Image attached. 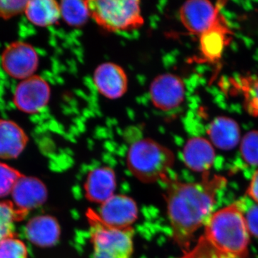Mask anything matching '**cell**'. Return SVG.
I'll return each instance as SVG.
<instances>
[{
	"label": "cell",
	"instance_id": "7c38bea8",
	"mask_svg": "<svg viewBox=\"0 0 258 258\" xmlns=\"http://www.w3.org/2000/svg\"><path fill=\"white\" fill-rule=\"evenodd\" d=\"M116 175L108 166L95 168L89 171L84 183L85 196L92 203H104L114 195Z\"/></svg>",
	"mask_w": 258,
	"mask_h": 258
},
{
	"label": "cell",
	"instance_id": "603a6c76",
	"mask_svg": "<svg viewBox=\"0 0 258 258\" xmlns=\"http://www.w3.org/2000/svg\"><path fill=\"white\" fill-rule=\"evenodd\" d=\"M242 159L251 166H258V131L247 132L240 142Z\"/></svg>",
	"mask_w": 258,
	"mask_h": 258
},
{
	"label": "cell",
	"instance_id": "6da1fadb",
	"mask_svg": "<svg viewBox=\"0 0 258 258\" xmlns=\"http://www.w3.org/2000/svg\"><path fill=\"white\" fill-rule=\"evenodd\" d=\"M161 182L165 185L164 196L173 241L184 253L195 234L213 214L217 195L225 187L227 179L207 172L197 182H184L169 175Z\"/></svg>",
	"mask_w": 258,
	"mask_h": 258
},
{
	"label": "cell",
	"instance_id": "5bb4252c",
	"mask_svg": "<svg viewBox=\"0 0 258 258\" xmlns=\"http://www.w3.org/2000/svg\"><path fill=\"white\" fill-rule=\"evenodd\" d=\"M185 166L195 172H209L215 159V152L211 142L202 137L188 139L182 151Z\"/></svg>",
	"mask_w": 258,
	"mask_h": 258
},
{
	"label": "cell",
	"instance_id": "2e32d148",
	"mask_svg": "<svg viewBox=\"0 0 258 258\" xmlns=\"http://www.w3.org/2000/svg\"><path fill=\"white\" fill-rule=\"evenodd\" d=\"M210 142L220 150H232L240 142V125L227 116L216 117L209 125Z\"/></svg>",
	"mask_w": 258,
	"mask_h": 258
},
{
	"label": "cell",
	"instance_id": "3957f363",
	"mask_svg": "<svg viewBox=\"0 0 258 258\" xmlns=\"http://www.w3.org/2000/svg\"><path fill=\"white\" fill-rule=\"evenodd\" d=\"M175 162L174 152L157 141L143 138L131 144L126 165L134 177L144 184L162 181Z\"/></svg>",
	"mask_w": 258,
	"mask_h": 258
},
{
	"label": "cell",
	"instance_id": "ffe728a7",
	"mask_svg": "<svg viewBox=\"0 0 258 258\" xmlns=\"http://www.w3.org/2000/svg\"><path fill=\"white\" fill-rule=\"evenodd\" d=\"M230 82L233 91L242 96L246 111L258 118V75L232 78Z\"/></svg>",
	"mask_w": 258,
	"mask_h": 258
},
{
	"label": "cell",
	"instance_id": "d4e9b609",
	"mask_svg": "<svg viewBox=\"0 0 258 258\" xmlns=\"http://www.w3.org/2000/svg\"><path fill=\"white\" fill-rule=\"evenodd\" d=\"M23 175L12 166L0 163V198L11 194L17 181Z\"/></svg>",
	"mask_w": 258,
	"mask_h": 258
},
{
	"label": "cell",
	"instance_id": "83f0119b",
	"mask_svg": "<svg viewBox=\"0 0 258 258\" xmlns=\"http://www.w3.org/2000/svg\"><path fill=\"white\" fill-rule=\"evenodd\" d=\"M246 193L254 203L258 205V169L252 175Z\"/></svg>",
	"mask_w": 258,
	"mask_h": 258
},
{
	"label": "cell",
	"instance_id": "cb8c5ba5",
	"mask_svg": "<svg viewBox=\"0 0 258 258\" xmlns=\"http://www.w3.org/2000/svg\"><path fill=\"white\" fill-rule=\"evenodd\" d=\"M28 249L16 236L0 242V258H28Z\"/></svg>",
	"mask_w": 258,
	"mask_h": 258
},
{
	"label": "cell",
	"instance_id": "52a82bcc",
	"mask_svg": "<svg viewBox=\"0 0 258 258\" xmlns=\"http://www.w3.org/2000/svg\"><path fill=\"white\" fill-rule=\"evenodd\" d=\"M2 67L8 76L13 79L25 80L34 76L38 68L37 51L30 44L15 42L3 51Z\"/></svg>",
	"mask_w": 258,
	"mask_h": 258
},
{
	"label": "cell",
	"instance_id": "484cf974",
	"mask_svg": "<svg viewBox=\"0 0 258 258\" xmlns=\"http://www.w3.org/2000/svg\"><path fill=\"white\" fill-rule=\"evenodd\" d=\"M28 1L0 0V18L9 19L25 12Z\"/></svg>",
	"mask_w": 258,
	"mask_h": 258
},
{
	"label": "cell",
	"instance_id": "4fadbf2b",
	"mask_svg": "<svg viewBox=\"0 0 258 258\" xmlns=\"http://www.w3.org/2000/svg\"><path fill=\"white\" fill-rule=\"evenodd\" d=\"M11 195L15 207L28 212L46 202L47 189L41 180L23 175L17 181Z\"/></svg>",
	"mask_w": 258,
	"mask_h": 258
},
{
	"label": "cell",
	"instance_id": "9c48e42d",
	"mask_svg": "<svg viewBox=\"0 0 258 258\" xmlns=\"http://www.w3.org/2000/svg\"><path fill=\"white\" fill-rule=\"evenodd\" d=\"M50 95L48 83L40 76H32L19 83L15 88L13 101L20 111L35 114L45 109Z\"/></svg>",
	"mask_w": 258,
	"mask_h": 258
},
{
	"label": "cell",
	"instance_id": "e0dca14e",
	"mask_svg": "<svg viewBox=\"0 0 258 258\" xmlns=\"http://www.w3.org/2000/svg\"><path fill=\"white\" fill-rule=\"evenodd\" d=\"M231 35L232 32L225 22L199 37L200 53L204 60L212 63L218 62L228 45Z\"/></svg>",
	"mask_w": 258,
	"mask_h": 258
},
{
	"label": "cell",
	"instance_id": "7402d4cb",
	"mask_svg": "<svg viewBox=\"0 0 258 258\" xmlns=\"http://www.w3.org/2000/svg\"><path fill=\"white\" fill-rule=\"evenodd\" d=\"M28 213L16 208L13 202H0V242L8 237L16 236L15 222L23 220Z\"/></svg>",
	"mask_w": 258,
	"mask_h": 258
},
{
	"label": "cell",
	"instance_id": "ac0fdd59",
	"mask_svg": "<svg viewBox=\"0 0 258 258\" xmlns=\"http://www.w3.org/2000/svg\"><path fill=\"white\" fill-rule=\"evenodd\" d=\"M28 142V136L20 125L13 120L0 119V157H18Z\"/></svg>",
	"mask_w": 258,
	"mask_h": 258
},
{
	"label": "cell",
	"instance_id": "7a4b0ae2",
	"mask_svg": "<svg viewBox=\"0 0 258 258\" xmlns=\"http://www.w3.org/2000/svg\"><path fill=\"white\" fill-rule=\"evenodd\" d=\"M250 235L240 201L214 212L193 247L178 258H247Z\"/></svg>",
	"mask_w": 258,
	"mask_h": 258
},
{
	"label": "cell",
	"instance_id": "30bf717a",
	"mask_svg": "<svg viewBox=\"0 0 258 258\" xmlns=\"http://www.w3.org/2000/svg\"><path fill=\"white\" fill-rule=\"evenodd\" d=\"M100 218L116 228H131L138 220L139 208L135 200L124 195H114L102 204Z\"/></svg>",
	"mask_w": 258,
	"mask_h": 258
},
{
	"label": "cell",
	"instance_id": "44dd1931",
	"mask_svg": "<svg viewBox=\"0 0 258 258\" xmlns=\"http://www.w3.org/2000/svg\"><path fill=\"white\" fill-rule=\"evenodd\" d=\"M61 18L64 23L74 28H80L91 18L88 1L64 0L60 3Z\"/></svg>",
	"mask_w": 258,
	"mask_h": 258
},
{
	"label": "cell",
	"instance_id": "277c9868",
	"mask_svg": "<svg viewBox=\"0 0 258 258\" xmlns=\"http://www.w3.org/2000/svg\"><path fill=\"white\" fill-rule=\"evenodd\" d=\"M86 217L89 225L93 258H132L134 248V230L106 225L92 209Z\"/></svg>",
	"mask_w": 258,
	"mask_h": 258
},
{
	"label": "cell",
	"instance_id": "5b68a950",
	"mask_svg": "<svg viewBox=\"0 0 258 258\" xmlns=\"http://www.w3.org/2000/svg\"><path fill=\"white\" fill-rule=\"evenodd\" d=\"M88 3L91 18L106 31H132L144 24L137 0H88Z\"/></svg>",
	"mask_w": 258,
	"mask_h": 258
},
{
	"label": "cell",
	"instance_id": "8fae6325",
	"mask_svg": "<svg viewBox=\"0 0 258 258\" xmlns=\"http://www.w3.org/2000/svg\"><path fill=\"white\" fill-rule=\"evenodd\" d=\"M93 81L98 92L108 99H118L128 91L126 73L115 62H103L98 66L93 73Z\"/></svg>",
	"mask_w": 258,
	"mask_h": 258
},
{
	"label": "cell",
	"instance_id": "9a60e30c",
	"mask_svg": "<svg viewBox=\"0 0 258 258\" xmlns=\"http://www.w3.org/2000/svg\"><path fill=\"white\" fill-rule=\"evenodd\" d=\"M27 238L39 247H50L55 245L61 234L60 226L55 217L40 215L33 217L25 227Z\"/></svg>",
	"mask_w": 258,
	"mask_h": 258
},
{
	"label": "cell",
	"instance_id": "8992f818",
	"mask_svg": "<svg viewBox=\"0 0 258 258\" xmlns=\"http://www.w3.org/2000/svg\"><path fill=\"white\" fill-rule=\"evenodd\" d=\"M220 9V3L214 5L208 0H189L180 8L179 18L188 32L200 37L225 23Z\"/></svg>",
	"mask_w": 258,
	"mask_h": 258
},
{
	"label": "cell",
	"instance_id": "d6986e66",
	"mask_svg": "<svg viewBox=\"0 0 258 258\" xmlns=\"http://www.w3.org/2000/svg\"><path fill=\"white\" fill-rule=\"evenodd\" d=\"M29 22L36 26H52L61 18L60 3L55 0L28 1L25 10Z\"/></svg>",
	"mask_w": 258,
	"mask_h": 258
},
{
	"label": "cell",
	"instance_id": "ba28073f",
	"mask_svg": "<svg viewBox=\"0 0 258 258\" xmlns=\"http://www.w3.org/2000/svg\"><path fill=\"white\" fill-rule=\"evenodd\" d=\"M185 91L183 80L175 74L166 73L153 80L149 86V98L157 109L171 111L182 104Z\"/></svg>",
	"mask_w": 258,
	"mask_h": 258
},
{
	"label": "cell",
	"instance_id": "4316f807",
	"mask_svg": "<svg viewBox=\"0 0 258 258\" xmlns=\"http://www.w3.org/2000/svg\"><path fill=\"white\" fill-rule=\"evenodd\" d=\"M240 203L243 210L244 221L249 235L258 238V205L254 203L246 208L242 200H240Z\"/></svg>",
	"mask_w": 258,
	"mask_h": 258
}]
</instances>
